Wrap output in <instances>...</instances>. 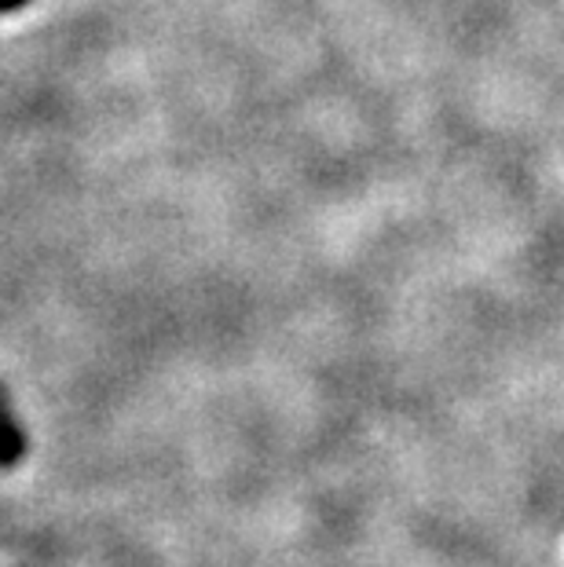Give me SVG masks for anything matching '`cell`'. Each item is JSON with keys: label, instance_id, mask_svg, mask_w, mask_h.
<instances>
[{"label": "cell", "instance_id": "obj_1", "mask_svg": "<svg viewBox=\"0 0 564 567\" xmlns=\"http://www.w3.org/2000/svg\"><path fill=\"white\" fill-rule=\"evenodd\" d=\"M4 403L8 400L0 395V468H16L22 451H27V440H22V432H19L16 421H11Z\"/></svg>", "mask_w": 564, "mask_h": 567}]
</instances>
